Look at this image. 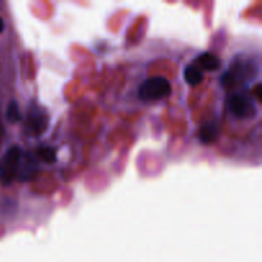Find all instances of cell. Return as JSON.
Returning <instances> with one entry per match:
<instances>
[{"label":"cell","mask_w":262,"mask_h":262,"mask_svg":"<svg viewBox=\"0 0 262 262\" xmlns=\"http://www.w3.org/2000/svg\"><path fill=\"white\" fill-rule=\"evenodd\" d=\"M171 84L165 77L147 78L138 89V97L142 101H158L170 95Z\"/></svg>","instance_id":"cell-1"},{"label":"cell","mask_w":262,"mask_h":262,"mask_svg":"<svg viewBox=\"0 0 262 262\" xmlns=\"http://www.w3.org/2000/svg\"><path fill=\"white\" fill-rule=\"evenodd\" d=\"M22 155V148L18 146H13L3 155L0 159V183L10 184L17 178Z\"/></svg>","instance_id":"cell-2"},{"label":"cell","mask_w":262,"mask_h":262,"mask_svg":"<svg viewBox=\"0 0 262 262\" xmlns=\"http://www.w3.org/2000/svg\"><path fill=\"white\" fill-rule=\"evenodd\" d=\"M228 106L232 114L238 119H250L255 117L257 112L252 97L243 92L233 94L228 100Z\"/></svg>","instance_id":"cell-3"},{"label":"cell","mask_w":262,"mask_h":262,"mask_svg":"<svg viewBox=\"0 0 262 262\" xmlns=\"http://www.w3.org/2000/svg\"><path fill=\"white\" fill-rule=\"evenodd\" d=\"M27 130L32 135H41L48 128V115L41 107L31 106L27 113Z\"/></svg>","instance_id":"cell-4"},{"label":"cell","mask_w":262,"mask_h":262,"mask_svg":"<svg viewBox=\"0 0 262 262\" xmlns=\"http://www.w3.org/2000/svg\"><path fill=\"white\" fill-rule=\"evenodd\" d=\"M37 171V161L28 154L23 152L22 159H20L19 169H18L17 177L20 181H28L32 178Z\"/></svg>","instance_id":"cell-5"},{"label":"cell","mask_w":262,"mask_h":262,"mask_svg":"<svg viewBox=\"0 0 262 262\" xmlns=\"http://www.w3.org/2000/svg\"><path fill=\"white\" fill-rule=\"evenodd\" d=\"M220 128L215 122H207L202 124L199 129V140L204 145H211L219 138Z\"/></svg>","instance_id":"cell-6"},{"label":"cell","mask_w":262,"mask_h":262,"mask_svg":"<svg viewBox=\"0 0 262 262\" xmlns=\"http://www.w3.org/2000/svg\"><path fill=\"white\" fill-rule=\"evenodd\" d=\"M194 66L204 71H217L220 68V59L212 53H204L197 56Z\"/></svg>","instance_id":"cell-7"},{"label":"cell","mask_w":262,"mask_h":262,"mask_svg":"<svg viewBox=\"0 0 262 262\" xmlns=\"http://www.w3.org/2000/svg\"><path fill=\"white\" fill-rule=\"evenodd\" d=\"M184 81L187 82V84L191 87H196L204 81V74L200 68H197L194 64H189L184 68Z\"/></svg>","instance_id":"cell-8"},{"label":"cell","mask_w":262,"mask_h":262,"mask_svg":"<svg viewBox=\"0 0 262 262\" xmlns=\"http://www.w3.org/2000/svg\"><path fill=\"white\" fill-rule=\"evenodd\" d=\"M7 119L9 123H18L22 120V114H20L19 105L15 100H12L7 107Z\"/></svg>","instance_id":"cell-9"},{"label":"cell","mask_w":262,"mask_h":262,"mask_svg":"<svg viewBox=\"0 0 262 262\" xmlns=\"http://www.w3.org/2000/svg\"><path fill=\"white\" fill-rule=\"evenodd\" d=\"M38 156L48 164H54L56 161V151L53 147H41L38 150Z\"/></svg>","instance_id":"cell-10"},{"label":"cell","mask_w":262,"mask_h":262,"mask_svg":"<svg viewBox=\"0 0 262 262\" xmlns=\"http://www.w3.org/2000/svg\"><path fill=\"white\" fill-rule=\"evenodd\" d=\"M3 30H4V22H3V19L0 18V32H3Z\"/></svg>","instance_id":"cell-11"},{"label":"cell","mask_w":262,"mask_h":262,"mask_svg":"<svg viewBox=\"0 0 262 262\" xmlns=\"http://www.w3.org/2000/svg\"><path fill=\"white\" fill-rule=\"evenodd\" d=\"M2 136H3V125L0 124V138H2Z\"/></svg>","instance_id":"cell-12"}]
</instances>
